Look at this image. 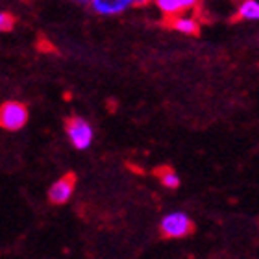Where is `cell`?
Masks as SVG:
<instances>
[{
  "label": "cell",
  "mask_w": 259,
  "mask_h": 259,
  "mask_svg": "<svg viewBox=\"0 0 259 259\" xmlns=\"http://www.w3.org/2000/svg\"><path fill=\"white\" fill-rule=\"evenodd\" d=\"M193 221L189 217L182 213V211H174V213H168V215L163 217L161 224H159V230H161V235L167 239H182L187 237L189 233H193Z\"/></svg>",
  "instance_id": "cell-3"
},
{
  "label": "cell",
  "mask_w": 259,
  "mask_h": 259,
  "mask_svg": "<svg viewBox=\"0 0 259 259\" xmlns=\"http://www.w3.org/2000/svg\"><path fill=\"white\" fill-rule=\"evenodd\" d=\"M30 113L22 102L8 100L0 106V128L6 132H19L28 124Z\"/></svg>",
  "instance_id": "cell-2"
},
{
  "label": "cell",
  "mask_w": 259,
  "mask_h": 259,
  "mask_svg": "<svg viewBox=\"0 0 259 259\" xmlns=\"http://www.w3.org/2000/svg\"><path fill=\"white\" fill-rule=\"evenodd\" d=\"M89 6L97 15L115 17L130 10L134 6V0H89Z\"/></svg>",
  "instance_id": "cell-5"
},
{
  "label": "cell",
  "mask_w": 259,
  "mask_h": 259,
  "mask_svg": "<svg viewBox=\"0 0 259 259\" xmlns=\"http://www.w3.org/2000/svg\"><path fill=\"white\" fill-rule=\"evenodd\" d=\"M15 26V19L6 13V11H0V32H10Z\"/></svg>",
  "instance_id": "cell-10"
},
{
  "label": "cell",
  "mask_w": 259,
  "mask_h": 259,
  "mask_svg": "<svg viewBox=\"0 0 259 259\" xmlns=\"http://www.w3.org/2000/svg\"><path fill=\"white\" fill-rule=\"evenodd\" d=\"M65 134H67L70 145L74 146L76 150H87L93 145V139H95L93 126L83 117H78V115L67 119V122H65Z\"/></svg>",
  "instance_id": "cell-1"
},
{
  "label": "cell",
  "mask_w": 259,
  "mask_h": 259,
  "mask_svg": "<svg viewBox=\"0 0 259 259\" xmlns=\"http://www.w3.org/2000/svg\"><path fill=\"white\" fill-rule=\"evenodd\" d=\"M69 2H74V4H89V0H69Z\"/></svg>",
  "instance_id": "cell-12"
},
{
  "label": "cell",
  "mask_w": 259,
  "mask_h": 259,
  "mask_svg": "<svg viewBox=\"0 0 259 259\" xmlns=\"http://www.w3.org/2000/svg\"><path fill=\"white\" fill-rule=\"evenodd\" d=\"M237 21H259L257 0H243V4L237 10Z\"/></svg>",
  "instance_id": "cell-8"
},
{
  "label": "cell",
  "mask_w": 259,
  "mask_h": 259,
  "mask_svg": "<svg viewBox=\"0 0 259 259\" xmlns=\"http://www.w3.org/2000/svg\"><path fill=\"white\" fill-rule=\"evenodd\" d=\"M150 0H134V6H145V4H148Z\"/></svg>",
  "instance_id": "cell-11"
},
{
  "label": "cell",
  "mask_w": 259,
  "mask_h": 259,
  "mask_svg": "<svg viewBox=\"0 0 259 259\" xmlns=\"http://www.w3.org/2000/svg\"><path fill=\"white\" fill-rule=\"evenodd\" d=\"M154 4L168 19V17H174L194 8L198 4V0H154Z\"/></svg>",
  "instance_id": "cell-6"
},
{
  "label": "cell",
  "mask_w": 259,
  "mask_h": 259,
  "mask_svg": "<svg viewBox=\"0 0 259 259\" xmlns=\"http://www.w3.org/2000/svg\"><path fill=\"white\" fill-rule=\"evenodd\" d=\"M74 189H76V176L74 174H65V176L58 178L54 184L50 185L49 200L54 205H63L72 198Z\"/></svg>",
  "instance_id": "cell-4"
},
{
  "label": "cell",
  "mask_w": 259,
  "mask_h": 259,
  "mask_svg": "<svg viewBox=\"0 0 259 259\" xmlns=\"http://www.w3.org/2000/svg\"><path fill=\"white\" fill-rule=\"evenodd\" d=\"M170 19V28H174L176 32L185 33V35H198L200 32V24L194 17L184 15V13H178L174 17H168Z\"/></svg>",
  "instance_id": "cell-7"
},
{
  "label": "cell",
  "mask_w": 259,
  "mask_h": 259,
  "mask_svg": "<svg viewBox=\"0 0 259 259\" xmlns=\"http://www.w3.org/2000/svg\"><path fill=\"white\" fill-rule=\"evenodd\" d=\"M156 176L159 178L163 187H167V189H178L180 187V176L170 167H159L156 170Z\"/></svg>",
  "instance_id": "cell-9"
}]
</instances>
